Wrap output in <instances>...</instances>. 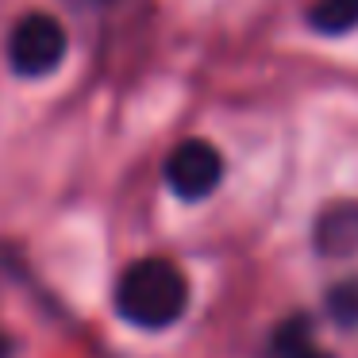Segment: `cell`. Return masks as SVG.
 Returning a JSON list of instances; mask_svg holds the SVG:
<instances>
[{"label": "cell", "instance_id": "obj_1", "mask_svg": "<svg viewBox=\"0 0 358 358\" xmlns=\"http://www.w3.org/2000/svg\"><path fill=\"white\" fill-rule=\"evenodd\" d=\"M189 304V281L166 258H143L127 266L116 285V308L127 324L158 331L170 327Z\"/></svg>", "mask_w": 358, "mask_h": 358}, {"label": "cell", "instance_id": "obj_2", "mask_svg": "<svg viewBox=\"0 0 358 358\" xmlns=\"http://www.w3.org/2000/svg\"><path fill=\"white\" fill-rule=\"evenodd\" d=\"M66 27L47 12H27L16 20L8 35V62L20 78H47L66 58Z\"/></svg>", "mask_w": 358, "mask_h": 358}, {"label": "cell", "instance_id": "obj_3", "mask_svg": "<svg viewBox=\"0 0 358 358\" xmlns=\"http://www.w3.org/2000/svg\"><path fill=\"white\" fill-rule=\"evenodd\" d=\"M224 178V158L212 143L204 139H185L170 150L166 158V185L181 196V201H201Z\"/></svg>", "mask_w": 358, "mask_h": 358}, {"label": "cell", "instance_id": "obj_4", "mask_svg": "<svg viewBox=\"0 0 358 358\" xmlns=\"http://www.w3.org/2000/svg\"><path fill=\"white\" fill-rule=\"evenodd\" d=\"M316 247L327 258H347L358 250V201H343L320 212L316 220Z\"/></svg>", "mask_w": 358, "mask_h": 358}, {"label": "cell", "instance_id": "obj_5", "mask_svg": "<svg viewBox=\"0 0 358 358\" xmlns=\"http://www.w3.org/2000/svg\"><path fill=\"white\" fill-rule=\"evenodd\" d=\"M270 358H331V355H327V350L316 343L308 320H304V316H293V320H285V324L273 331V339H270Z\"/></svg>", "mask_w": 358, "mask_h": 358}, {"label": "cell", "instance_id": "obj_6", "mask_svg": "<svg viewBox=\"0 0 358 358\" xmlns=\"http://www.w3.org/2000/svg\"><path fill=\"white\" fill-rule=\"evenodd\" d=\"M308 27L320 35H347L358 27V0H312Z\"/></svg>", "mask_w": 358, "mask_h": 358}, {"label": "cell", "instance_id": "obj_7", "mask_svg": "<svg viewBox=\"0 0 358 358\" xmlns=\"http://www.w3.org/2000/svg\"><path fill=\"white\" fill-rule=\"evenodd\" d=\"M327 312L339 327H358V281H339L327 293Z\"/></svg>", "mask_w": 358, "mask_h": 358}, {"label": "cell", "instance_id": "obj_8", "mask_svg": "<svg viewBox=\"0 0 358 358\" xmlns=\"http://www.w3.org/2000/svg\"><path fill=\"white\" fill-rule=\"evenodd\" d=\"M12 355H16V343H12L8 335L0 331V358H12Z\"/></svg>", "mask_w": 358, "mask_h": 358}]
</instances>
